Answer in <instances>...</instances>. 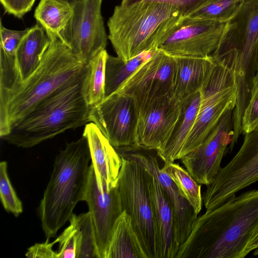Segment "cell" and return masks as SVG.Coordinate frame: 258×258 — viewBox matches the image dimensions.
<instances>
[{
  "mask_svg": "<svg viewBox=\"0 0 258 258\" xmlns=\"http://www.w3.org/2000/svg\"><path fill=\"white\" fill-rule=\"evenodd\" d=\"M175 61L173 94L181 100L200 90L215 65L211 55L174 56Z\"/></svg>",
  "mask_w": 258,
  "mask_h": 258,
  "instance_id": "7402d4cb",
  "label": "cell"
},
{
  "mask_svg": "<svg viewBox=\"0 0 258 258\" xmlns=\"http://www.w3.org/2000/svg\"><path fill=\"white\" fill-rule=\"evenodd\" d=\"M258 224V189L234 195L197 217L176 258H243Z\"/></svg>",
  "mask_w": 258,
  "mask_h": 258,
  "instance_id": "6da1fadb",
  "label": "cell"
},
{
  "mask_svg": "<svg viewBox=\"0 0 258 258\" xmlns=\"http://www.w3.org/2000/svg\"><path fill=\"white\" fill-rule=\"evenodd\" d=\"M0 198L5 209L18 216L23 211L22 204L11 184L7 171V163H0Z\"/></svg>",
  "mask_w": 258,
  "mask_h": 258,
  "instance_id": "f546056e",
  "label": "cell"
},
{
  "mask_svg": "<svg viewBox=\"0 0 258 258\" xmlns=\"http://www.w3.org/2000/svg\"><path fill=\"white\" fill-rule=\"evenodd\" d=\"M244 135L238 152L207 185L203 197L206 210L217 207L258 181V126Z\"/></svg>",
  "mask_w": 258,
  "mask_h": 258,
  "instance_id": "9c48e42d",
  "label": "cell"
},
{
  "mask_svg": "<svg viewBox=\"0 0 258 258\" xmlns=\"http://www.w3.org/2000/svg\"><path fill=\"white\" fill-rule=\"evenodd\" d=\"M108 55L106 49L102 50L86 64L81 93L90 107L99 104L105 98V65Z\"/></svg>",
  "mask_w": 258,
  "mask_h": 258,
  "instance_id": "d4e9b609",
  "label": "cell"
},
{
  "mask_svg": "<svg viewBox=\"0 0 258 258\" xmlns=\"http://www.w3.org/2000/svg\"><path fill=\"white\" fill-rule=\"evenodd\" d=\"M253 255H258V248L254 250V251L253 252Z\"/></svg>",
  "mask_w": 258,
  "mask_h": 258,
  "instance_id": "74e56055",
  "label": "cell"
},
{
  "mask_svg": "<svg viewBox=\"0 0 258 258\" xmlns=\"http://www.w3.org/2000/svg\"><path fill=\"white\" fill-rule=\"evenodd\" d=\"M226 23L183 17L158 49L173 56L206 57L217 49Z\"/></svg>",
  "mask_w": 258,
  "mask_h": 258,
  "instance_id": "4fadbf2b",
  "label": "cell"
},
{
  "mask_svg": "<svg viewBox=\"0 0 258 258\" xmlns=\"http://www.w3.org/2000/svg\"><path fill=\"white\" fill-rule=\"evenodd\" d=\"M85 201L91 215L100 258H105L112 228L123 211L116 186L110 189L100 188L91 164Z\"/></svg>",
  "mask_w": 258,
  "mask_h": 258,
  "instance_id": "e0dca14e",
  "label": "cell"
},
{
  "mask_svg": "<svg viewBox=\"0 0 258 258\" xmlns=\"http://www.w3.org/2000/svg\"><path fill=\"white\" fill-rule=\"evenodd\" d=\"M181 101L173 94L138 107L137 145L160 149L169 138L178 119Z\"/></svg>",
  "mask_w": 258,
  "mask_h": 258,
  "instance_id": "2e32d148",
  "label": "cell"
},
{
  "mask_svg": "<svg viewBox=\"0 0 258 258\" xmlns=\"http://www.w3.org/2000/svg\"><path fill=\"white\" fill-rule=\"evenodd\" d=\"M84 76L40 102L2 139L17 147L28 148L90 122L91 107L81 93Z\"/></svg>",
  "mask_w": 258,
  "mask_h": 258,
  "instance_id": "5b68a950",
  "label": "cell"
},
{
  "mask_svg": "<svg viewBox=\"0 0 258 258\" xmlns=\"http://www.w3.org/2000/svg\"><path fill=\"white\" fill-rule=\"evenodd\" d=\"M50 43L46 31L37 23L29 29L14 56L1 50L0 82L26 79L39 65Z\"/></svg>",
  "mask_w": 258,
  "mask_h": 258,
  "instance_id": "ac0fdd59",
  "label": "cell"
},
{
  "mask_svg": "<svg viewBox=\"0 0 258 258\" xmlns=\"http://www.w3.org/2000/svg\"><path fill=\"white\" fill-rule=\"evenodd\" d=\"M211 56L215 62L233 73L236 105L244 108L258 71V0H244L237 13L226 23L218 47Z\"/></svg>",
  "mask_w": 258,
  "mask_h": 258,
  "instance_id": "8992f818",
  "label": "cell"
},
{
  "mask_svg": "<svg viewBox=\"0 0 258 258\" xmlns=\"http://www.w3.org/2000/svg\"><path fill=\"white\" fill-rule=\"evenodd\" d=\"M66 1H68L71 3H73L75 1H76V0H66Z\"/></svg>",
  "mask_w": 258,
  "mask_h": 258,
  "instance_id": "f35d334b",
  "label": "cell"
},
{
  "mask_svg": "<svg viewBox=\"0 0 258 258\" xmlns=\"http://www.w3.org/2000/svg\"><path fill=\"white\" fill-rule=\"evenodd\" d=\"M258 126V71L252 82L250 97L243 112L241 128L243 134L252 131Z\"/></svg>",
  "mask_w": 258,
  "mask_h": 258,
  "instance_id": "4dcf8cb0",
  "label": "cell"
},
{
  "mask_svg": "<svg viewBox=\"0 0 258 258\" xmlns=\"http://www.w3.org/2000/svg\"><path fill=\"white\" fill-rule=\"evenodd\" d=\"M234 109H228L204 142L180 159L200 184H210L221 168L222 158L232 140Z\"/></svg>",
  "mask_w": 258,
  "mask_h": 258,
  "instance_id": "5bb4252c",
  "label": "cell"
},
{
  "mask_svg": "<svg viewBox=\"0 0 258 258\" xmlns=\"http://www.w3.org/2000/svg\"><path fill=\"white\" fill-rule=\"evenodd\" d=\"M158 49L144 51L127 60L118 56L108 55L105 65V95L115 93L124 83L145 61L153 56Z\"/></svg>",
  "mask_w": 258,
  "mask_h": 258,
  "instance_id": "cb8c5ba5",
  "label": "cell"
},
{
  "mask_svg": "<svg viewBox=\"0 0 258 258\" xmlns=\"http://www.w3.org/2000/svg\"><path fill=\"white\" fill-rule=\"evenodd\" d=\"M244 0H207L187 17L226 23L237 13Z\"/></svg>",
  "mask_w": 258,
  "mask_h": 258,
  "instance_id": "83f0119b",
  "label": "cell"
},
{
  "mask_svg": "<svg viewBox=\"0 0 258 258\" xmlns=\"http://www.w3.org/2000/svg\"><path fill=\"white\" fill-rule=\"evenodd\" d=\"M78 238L76 258H100L92 222L89 211L78 216L73 214Z\"/></svg>",
  "mask_w": 258,
  "mask_h": 258,
  "instance_id": "f1b7e54d",
  "label": "cell"
},
{
  "mask_svg": "<svg viewBox=\"0 0 258 258\" xmlns=\"http://www.w3.org/2000/svg\"><path fill=\"white\" fill-rule=\"evenodd\" d=\"M200 90L181 100L178 119L167 141L157 150V154L164 163L180 159L183 145L196 121L201 103Z\"/></svg>",
  "mask_w": 258,
  "mask_h": 258,
  "instance_id": "44dd1931",
  "label": "cell"
},
{
  "mask_svg": "<svg viewBox=\"0 0 258 258\" xmlns=\"http://www.w3.org/2000/svg\"><path fill=\"white\" fill-rule=\"evenodd\" d=\"M115 149L121 157L139 164L158 181L172 204L177 238L180 246L188 237L198 215L175 182L162 170L157 150L140 145Z\"/></svg>",
  "mask_w": 258,
  "mask_h": 258,
  "instance_id": "8fae6325",
  "label": "cell"
},
{
  "mask_svg": "<svg viewBox=\"0 0 258 258\" xmlns=\"http://www.w3.org/2000/svg\"><path fill=\"white\" fill-rule=\"evenodd\" d=\"M56 243V238L51 242L46 239L45 242L36 243L29 247L26 256L29 258H58L57 252L53 250V246Z\"/></svg>",
  "mask_w": 258,
  "mask_h": 258,
  "instance_id": "d590c367",
  "label": "cell"
},
{
  "mask_svg": "<svg viewBox=\"0 0 258 258\" xmlns=\"http://www.w3.org/2000/svg\"><path fill=\"white\" fill-rule=\"evenodd\" d=\"M90 161L88 141L83 135L67 144L56 156L39 207L41 226L47 239L55 236L70 220L77 204L85 201Z\"/></svg>",
  "mask_w": 258,
  "mask_h": 258,
  "instance_id": "3957f363",
  "label": "cell"
},
{
  "mask_svg": "<svg viewBox=\"0 0 258 258\" xmlns=\"http://www.w3.org/2000/svg\"><path fill=\"white\" fill-rule=\"evenodd\" d=\"M105 258H148L131 218L125 211L113 226Z\"/></svg>",
  "mask_w": 258,
  "mask_h": 258,
  "instance_id": "603a6c76",
  "label": "cell"
},
{
  "mask_svg": "<svg viewBox=\"0 0 258 258\" xmlns=\"http://www.w3.org/2000/svg\"><path fill=\"white\" fill-rule=\"evenodd\" d=\"M103 0H76L71 18L59 35L85 64L105 49L108 36L101 14Z\"/></svg>",
  "mask_w": 258,
  "mask_h": 258,
  "instance_id": "30bf717a",
  "label": "cell"
},
{
  "mask_svg": "<svg viewBox=\"0 0 258 258\" xmlns=\"http://www.w3.org/2000/svg\"><path fill=\"white\" fill-rule=\"evenodd\" d=\"M121 158L116 187L123 211L131 218L148 258H158L156 222L149 186L150 173L137 163Z\"/></svg>",
  "mask_w": 258,
  "mask_h": 258,
  "instance_id": "52a82bcc",
  "label": "cell"
},
{
  "mask_svg": "<svg viewBox=\"0 0 258 258\" xmlns=\"http://www.w3.org/2000/svg\"><path fill=\"white\" fill-rule=\"evenodd\" d=\"M29 29L27 28L23 30L9 29L4 27L1 22L0 49L8 54L14 56L18 46L28 33Z\"/></svg>",
  "mask_w": 258,
  "mask_h": 258,
  "instance_id": "d6a6232c",
  "label": "cell"
},
{
  "mask_svg": "<svg viewBox=\"0 0 258 258\" xmlns=\"http://www.w3.org/2000/svg\"><path fill=\"white\" fill-rule=\"evenodd\" d=\"M138 114L133 98L115 93L91 107L90 118L116 148L137 145Z\"/></svg>",
  "mask_w": 258,
  "mask_h": 258,
  "instance_id": "7c38bea8",
  "label": "cell"
},
{
  "mask_svg": "<svg viewBox=\"0 0 258 258\" xmlns=\"http://www.w3.org/2000/svg\"><path fill=\"white\" fill-rule=\"evenodd\" d=\"M201 103L194 125L180 155V159L199 147L229 109H234L237 88L233 73L216 63L201 89Z\"/></svg>",
  "mask_w": 258,
  "mask_h": 258,
  "instance_id": "ba28073f",
  "label": "cell"
},
{
  "mask_svg": "<svg viewBox=\"0 0 258 258\" xmlns=\"http://www.w3.org/2000/svg\"><path fill=\"white\" fill-rule=\"evenodd\" d=\"M257 248H258V224L254 229L246 246L244 251L245 256Z\"/></svg>",
  "mask_w": 258,
  "mask_h": 258,
  "instance_id": "8d00e7d4",
  "label": "cell"
},
{
  "mask_svg": "<svg viewBox=\"0 0 258 258\" xmlns=\"http://www.w3.org/2000/svg\"><path fill=\"white\" fill-rule=\"evenodd\" d=\"M73 3L66 0H40L34 17L47 33L59 34L72 17Z\"/></svg>",
  "mask_w": 258,
  "mask_h": 258,
  "instance_id": "484cf974",
  "label": "cell"
},
{
  "mask_svg": "<svg viewBox=\"0 0 258 258\" xmlns=\"http://www.w3.org/2000/svg\"><path fill=\"white\" fill-rule=\"evenodd\" d=\"M36 0H1L6 13L21 19L32 9Z\"/></svg>",
  "mask_w": 258,
  "mask_h": 258,
  "instance_id": "e575fe53",
  "label": "cell"
},
{
  "mask_svg": "<svg viewBox=\"0 0 258 258\" xmlns=\"http://www.w3.org/2000/svg\"><path fill=\"white\" fill-rule=\"evenodd\" d=\"M50 45L39 65L23 81L0 82V136L57 90L85 74L86 64L72 52L59 34L47 33Z\"/></svg>",
  "mask_w": 258,
  "mask_h": 258,
  "instance_id": "7a4b0ae2",
  "label": "cell"
},
{
  "mask_svg": "<svg viewBox=\"0 0 258 258\" xmlns=\"http://www.w3.org/2000/svg\"><path fill=\"white\" fill-rule=\"evenodd\" d=\"M207 0H122L121 4H131L138 2H151L170 5L177 8L186 17Z\"/></svg>",
  "mask_w": 258,
  "mask_h": 258,
  "instance_id": "836d02e7",
  "label": "cell"
},
{
  "mask_svg": "<svg viewBox=\"0 0 258 258\" xmlns=\"http://www.w3.org/2000/svg\"><path fill=\"white\" fill-rule=\"evenodd\" d=\"M162 170L167 173L176 184L179 190L198 215L202 207L201 186L188 172L178 163H164Z\"/></svg>",
  "mask_w": 258,
  "mask_h": 258,
  "instance_id": "4316f807",
  "label": "cell"
},
{
  "mask_svg": "<svg viewBox=\"0 0 258 258\" xmlns=\"http://www.w3.org/2000/svg\"><path fill=\"white\" fill-rule=\"evenodd\" d=\"M73 215L69 220L70 225L56 238L59 244L57 251L58 258H76L78 247V231Z\"/></svg>",
  "mask_w": 258,
  "mask_h": 258,
  "instance_id": "1f68e13d",
  "label": "cell"
},
{
  "mask_svg": "<svg viewBox=\"0 0 258 258\" xmlns=\"http://www.w3.org/2000/svg\"><path fill=\"white\" fill-rule=\"evenodd\" d=\"M149 186L156 222L158 258H176L180 244L172 204L158 181L150 173Z\"/></svg>",
  "mask_w": 258,
  "mask_h": 258,
  "instance_id": "ffe728a7",
  "label": "cell"
},
{
  "mask_svg": "<svg viewBox=\"0 0 258 258\" xmlns=\"http://www.w3.org/2000/svg\"><path fill=\"white\" fill-rule=\"evenodd\" d=\"M183 17L177 8L170 5L120 3L108 20V37L117 56L127 60L157 48Z\"/></svg>",
  "mask_w": 258,
  "mask_h": 258,
  "instance_id": "277c9868",
  "label": "cell"
},
{
  "mask_svg": "<svg viewBox=\"0 0 258 258\" xmlns=\"http://www.w3.org/2000/svg\"><path fill=\"white\" fill-rule=\"evenodd\" d=\"M88 143L91 164L100 188L114 187L122 165V158L96 124L85 125L83 135Z\"/></svg>",
  "mask_w": 258,
  "mask_h": 258,
  "instance_id": "d6986e66",
  "label": "cell"
},
{
  "mask_svg": "<svg viewBox=\"0 0 258 258\" xmlns=\"http://www.w3.org/2000/svg\"><path fill=\"white\" fill-rule=\"evenodd\" d=\"M175 68L174 57L158 49L115 93L133 98L137 107L156 99L172 95Z\"/></svg>",
  "mask_w": 258,
  "mask_h": 258,
  "instance_id": "9a60e30c",
  "label": "cell"
}]
</instances>
